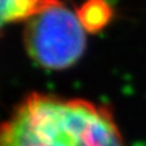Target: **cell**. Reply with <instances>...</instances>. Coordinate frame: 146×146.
I'll return each instance as SVG.
<instances>
[{"label":"cell","instance_id":"3","mask_svg":"<svg viewBox=\"0 0 146 146\" xmlns=\"http://www.w3.org/2000/svg\"><path fill=\"white\" fill-rule=\"evenodd\" d=\"M60 0H0V31L14 22L29 21Z\"/></svg>","mask_w":146,"mask_h":146},{"label":"cell","instance_id":"2","mask_svg":"<svg viewBox=\"0 0 146 146\" xmlns=\"http://www.w3.org/2000/svg\"><path fill=\"white\" fill-rule=\"evenodd\" d=\"M85 33L78 14L58 1L27 21L25 43L30 57L41 66L64 69L81 57Z\"/></svg>","mask_w":146,"mask_h":146},{"label":"cell","instance_id":"1","mask_svg":"<svg viewBox=\"0 0 146 146\" xmlns=\"http://www.w3.org/2000/svg\"><path fill=\"white\" fill-rule=\"evenodd\" d=\"M0 146H125L106 107L31 94L0 123Z\"/></svg>","mask_w":146,"mask_h":146},{"label":"cell","instance_id":"4","mask_svg":"<svg viewBox=\"0 0 146 146\" xmlns=\"http://www.w3.org/2000/svg\"><path fill=\"white\" fill-rule=\"evenodd\" d=\"M87 31L100 30L111 18V8L104 0H88L77 12Z\"/></svg>","mask_w":146,"mask_h":146}]
</instances>
